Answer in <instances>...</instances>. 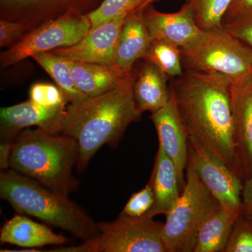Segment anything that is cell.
<instances>
[{"instance_id":"30bf717a","label":"cell","mask_w":252,"mask_h":252,"mask_svg":"<svg viewBox=\"0 0 252 252\" xmlns=\"http://www.w3.org/2000/svg\"><path fill=\"white\" fill-rule=\"evenodd\" d=\"M128 15L93 28L74 45L50 51L56 56L77 62L113 65L123 25Z\"/></svg>"},{"instance_id":"8992f818","label":"cell","mask_w":252,"mask_h":252,"mask_svg":"<svg viewBox=\"0 0 252 252\" xmlns=\"http://www.w3.org/2000/svg\"><path fill=\"white\" fill-rule=\"evenodd\" d=\"M220 208L218 200L187 164L185 187L162 227V239L167 252H194L199 230Z\"/></svg>"},{"instance_id":"277c9868","label":"cell","mask_w":252,"mask_h":252,"mask_svg":"<svg viewBox=\"0 0 252 252\" xmlns=\"http://www.w3.org/2000/svg\"><path fill=\"white\" fill-rule=\"evenodd\" d=\"M0 195L18 214L35 217L83 241L98 234L97 223L67 195L12 169L0 173Z\"/></svg>"},{"instance_id":"d6a6232c","label":"cell","mask_w":252,"mask_h":252,"mask_svg":"<svg viewBox=\"0 0 252 252\" xmlns=\"http://www.w3.org/2000/svg\"><path fill=\"white\" fill-rule=\"evenodd\" d=\"M156 1H157V0H144V2L141 4L140 7L138 8V9L136 10V11L145 9L146 7H147V6H149V5H151V4H152V3Z\"/></svg>"},{"instance_id":"7a4b0ae2","label":"cell","mask_w":252,"mask_h":252,"mask_svg":"<svg viewBox=\"0 0 252 252\" xmlns=\"http://www.w3.org/2000/svg\"><path fill=\"white\" fill-rule=\"evenodd\" d=\"M133 76L99 95L70 103L56 124L52 134L72 137L79 146L77 170L83 172L102 146L116 147L127 126L142 113L134 98Z\"/></svg>"},{"instance_id":"7c38bea8","label":"cell","mask_w":252,"mask_h":252,"mask_svg":"<svg viewBox=\"0 0 252 252\" xmlns=\"http://www.w3.org/2000/svg\"><path fill=\"white\" fill-rule=\"evenodd\" d=\"M144 16L153 40L165 41L180 48L193 42L203 32L185 4L180 11L171 14L160 12L149 5L144 9Z\"/></svg>"},{"instance_id":"ba28073f","label":"cell","mask_w":252,"mask_h":252,"mask_svg":"<svg viewBox=\"0 0 252 252\" xmlns=\"http://www.w3.org/2000/svg\"><path fill=\"white\" fill-rule=\"evenodd\" d=\"M91 29L87 15L70 10L36 28L3 53L1 64L8 67L40 53L74 45Z\"/></svg>"},{"instance_id":"4dcf8cb0","label":"cell","mask_w":252,"mask_h":252,"mask_svg":"<svg viewBox=\"0 0 252 252\" xmlns=\"http://www.w3.org/2000/svg\"><path fill=\"white\" fill-rule=\"evenodd\" d=\"M252 11V0H233L225 13L223 21L241 16Z\"/></svg>"},{"instance_id":"6da1fadb","label":"cell","mask_w":252,"mask_h":252,"mask_svg":"<svg viewBox=\"0 0 252 252\" xmlns=\"http://www.w3.org/2000/svg\"><path fill=\"white\" fill-rule=\"evenodd\" d=\"M189 137H193L243 181L235 142L231 84L221 76L186 69L170 87Z\"/></svg>"},{"instance_id":"7402d4cb","label":"cell","mask_w":252,"mask_h":252,"mask_svg":"<svg viewBox=\"0 0 252 252\" xmlns=\"http://www.w3.org/2000/svg\"><path fill=\"white\" fill-rule=\"evenodd\" d=\"M144 59L153 63L167 77H180L184 73L180 48L170 43L152 40Z\"/></svg>"},{"instance_id":"cb8c5ba5","label":"cell","mask_w":252,"mask_h":252,"mask_svg":"<svg viewBox=\"0 0 252 252\" xmlns=\"http://www.w3.org/2000/svg\"><path fill=\"white\" fill-rule=\"evenodd\" d=\"M233 0H185L194 21L201 31L221 27L222 21Z\"/></svg>"},{"instance_id":"3957f363","label":"cell","mask_w":252,"mask_h":252,"mask_svg":"<svg viewBox=\"0 0 252 252\" xmlns=\"http://www.w3.org/2000/svg\"><path fill=\"white\" fill-rule=\"evenodd\" d=\"M79 158V146L69 136L37 127L21 131L11 144L9 167L59 193L76 190L72 175Z\"/></svg>"},{"instance_id":"d4e9b609","label":"cell","mask_w":252,"mask_h":252,"mask_svg":"<svg viewBox=\"0 0 252 252\" xmlns=\"http://www.w3.org/2000/svg\"><path fill=\"white\" fill-rule=\"evenodd\" d=\"M144 0H103L95 9L88 13L91 29L112 21L122 15H129L138 9Z\"/></svg>"},{"instance_id":"2e32d148","label":"cell","mask_w":252,"mask_h":252,"mask_svg":"<svg viewBox=\"0 0 252 252\" xmlns=\"http://www.w3.org/2000/svg\"><path fill=\"white\" fill-rule=\"evenodd\" d=\"M0 241L2 244L33 248L62 245L67 243L68 240L63 235L56 234L46 225L19 214L3 225L0 231Z\"/></svg>"},{"instance_id":"52a82bcc","label":"cell","mask_w":252,"mask_h":252,"mask_svg":"<svg viewBox=\"0 0 252 252\" xmlns=\"http://www.w3.org/2000/svg\"><path fill=\"white\" fill-rule=\"evenodd\" d=\"M152 212L139 217L120 215L114 221L97 223L98 234L76 247L54 252H167L162 239L164 223L154 220Z\"/></svg>"},{"instance_id":"8fae6325","label":"cell","mask_w":252,"mask_h":252,"mask_svg":"<svg viewBox=\"0 0 252 252\" xmlns=\"http://www.w3.org/2000/svg\"><path fill=\"white\" fill-rule=\"evenodd\" d=\"M152 120L158 136L159 145L175 163L182 193L186 184L185 172L188 164V135L171 91L168 102L160 110L152 114Z\"/></svg>"},{"instance_id":"83f0119b","label":"cell","mask_w":252,"mask_h":252,"mask_svg":"<svg viewBox=\"0 0 252 252\" xmlns=\"http://www.w3.org/2000/svg\"><path fill=\"white\" fill-rule=\"evenodd\" d=\"M30 99L32 102L46 107L65 108L67 99L58 86L52 84L38 83L32 86L30 90Z\"/></svg>"},{"instance_id":"9c48e42d","label":"cell","mask_w":252,"mask_h":252,"mask_svg":"<svg viewBox=\"0 0 252 252\" xmlns=\"http://www.w3.org/2000/svg\"><path fill=\"white\" fill-rule=\"evenodd\" d=\"M188 163L225 212H243V181L223 160L193 137L188 138Z\"/></svg>"},{"instance_id":"9a60e30c","label":"cell","mask_w":252,"mask_h":252,"mask_svg":"<svg viewBox=\"0 0 252 252\" xmlns=\"http://www.w3.org/2000/svg\"><path fill=\"white\" fill-rule=\"evenodd\" d=\"M152 40L144 9L130 13L123 25L114 65L122 72L132 74V66L139 59H144Z\"/></svg>"},{"instance_id":"ffe728a7","label":"cell","mask_w":252,"mask_h":252,"mask_svg":"<svg viewBox=\"0 0 252 252\" xmlns=\"http://www.w3.org/2000/svg\"><path fill=\"white\" fill-rule=\"evenodd\" d=\"M238 216L220 207L199 230L194 252H224Z\"/></svg>"},{"instance_id":"d6986e66","label":"cell","mask_w":252,"mask_h":252,"mask_svg":"<svg viewBox=\"0 0 252 252\" xmlns=\"http://www.w3.org/2000/svg\"><path fill=\"white\" fill-rule=\"evenodd\" d=\"M167 77L155 64L146 61L133 87L136 105L141 112L154 114L167 103L170 90L167 85Z\"/></svg>"},{"instance_id":"e0dca14e","label":"cell","mask_w":252,"mask_h":252,"mask_svg":"<svg viewBox=\"0 0 252 252\" xmlns=\"http://www.w3.org/2000/svg\"><path fill=\"white\" fill-rule=\"evenodd\" d=\"M71 72L78 89L87 97L112 90L132 74H127L114 64H95L70 61Z\"/></svg>"},{"instance_id":"f1b7e54d","label":"cell","mask_w":252,"mask_h":252,"mask_svg":"<svg viewBox=\"0 0 252 252\" xmlns=\"http://www.w3.org/2000/svg\"><path fill=\"white\" fill-rule=\"evenodd\" d=\"M221 27L252 51V11L235 18L223 20Z\"/></svg>"},{"instance_id":"4fadbf2b","label":"cell","mask_w":252,"mask_h":252,"mask_svg":"<svg viewBox=\"0 0 252 252\" xmlns=\"http://www.w3.org/2000/svg\"><path fill=\"white\" fill-rule=\"evenodd\" d=\"M66 107H43L32 102L31 99L3 107L0 110L3 140L1 143L12 144L23 129L31 126H37L52 133Z\"/></svg>"},{"instance_id":"5b68a950","label":"cell","mask_w":252,"mask_h":252,"mask_svg":"<svg viewBox=\"0 0 252 252\" xmlns=\"http://www.w3.org/2000/svg\"><path fill=\"white\" fill-rule=\"evenodd\" d=\"M186 69L217 74L231 85L252 79V51L223 28L203 31L190 44L180 48Z\"/></svg>"},{"instance_id":"484cf974","label":"cell","mask_w":252,"mask_h":252,"mask_svg":"<svg viewBox=\"0 0 252 252\" xmlns=\"http://www.w3.org/2000/svg\"><path fill=\"white\" fill-rule=\"evenodd\" d=\"M224 252H252V215L237 217Z\"/></svg>"},{"instance_id":"ac0fdd59","label":"cell","mask_w":252,"mask_h":252,"mask_svg":"<svg viewBox=\"0 0 252 252\" xmlns=\"http://www.w3.org/2000/svg\"><path fill=\"white\" fill-rule=\"evenodd\" d=\"M151 177L153 180L155 203L149 212L155 216L158 215L166 216L182 193L175 163L160 145Z\"/></svg>"},{"instance_id":"f546056e","label":"cell","mask_w":252,"mask_h":252,"mask_svg":"<svg viewBox=\"0 0 252 252\" xmlns=\"http://www.w3.org/2000/svg\"><path fill=\"white\" fill-rule=\"evenodd\" d=\"M23 27L20 23L6 20L0 21V46L5 47L17 39L22 32Z\"/></svg>"},{"instance_id":"603a6c76","label":"cell","mask_w":252,"mask_h":252,"mask_svg":"<svg viewBox=\"0 0 252 252\" xmlns=\"http://www.w3.org/2000/svg\"><path fill=\"white\" fill-rule=\"evenodd\" d=\"M3 10L7 11H55L74 10L81 13L80 9L99 4L103 0H0Z\"/></svg>"},{"instance_id":"44dd1931","label":"cell","mask_w":252,"mask_h":252,"mask_svg":"<svg viewBox=\"0 0 252 252\" xmlns=\"http://www.w3.org/2000/svg\"><path fill=\"white\" fill-rule=\"evenodd\" d=\"M32 59L54 79L67 102L73 103L87 97L74 84L69 60L56 56L50 51L34 55Z\"/></svg>"},{"instance_id":"4316f807","label":"cell","mask_w":252,"mask_h":252,"mask_svg":"<svg viewBox=\"0 0 252 252\" xmlns=\"http://www.w3.org/2000/svg\"><path fill=\"white\" fill-rule=\"evenodd\" d=\"M154 203L153 180L150 177L148 183L142 190L131 195L121 215L130 217L143 216L152 210Z\"/></svg>"},{"instance_id":"5bb4252c","label":"cell","mask_w":252,"mask_h":252,"mask_svg":"<svg viewBox=\"0 0 252 252\" xmlns=\"http://www.w3.org/2000/svg\"><path fill=\"white\" fill-rule=\"evenodd\" d=\"M230 93L235 142L245 182L252 175V79L231 85Z\"/></svg>"},{"instance_id":"1f68e13d","label":"cell","mask_w":252,"mask_h":252,"mask_svg":"<svg viewBox=\"0 0 252 252\" xmlns=\"http://www.w3.org/2000/svg\"><path fill=\"white\" fill-rule=\"evenodd\" d=\"M242 200L244 213L252 215V175L244 182Z\"/></svg>"}]
</instances>
